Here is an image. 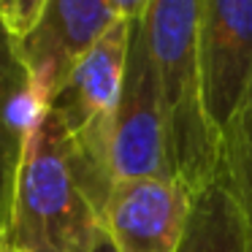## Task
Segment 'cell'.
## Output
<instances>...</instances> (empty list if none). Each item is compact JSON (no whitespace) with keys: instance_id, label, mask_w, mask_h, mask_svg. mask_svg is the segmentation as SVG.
<instances>
[{"instance_id":"1","label":"cell","mask_w":252,"mask_h":252,"mask_svg":"<svg viewBox=\"0 0 252 252\" xmlns=\"http://www.w3.org/2000/svg\"><path fill=\"white\" fill-rule=\"evenodd\" d=\"M103 236L71 141L44 106L28 127L8 220L11 252H90Z\"/></svg>"},{"instance_id":"2","label":"cell","mask_w":252,"mask_h":252,"mask_svg":"<svg viewBox=\"0 0 252 252\" xmlns=\"http://www.w3.org/2000/svg\"><path fill=\"white\" fill-rule=\"evenodd\" d=\"M147 41L158 73L174 176L198 192L220 174V133L206 114L198 57V0H152Z\"/></svg>"},{"instance_id":"3","label":"cell","mask_w":252,"mask_h":252,"mask_svg":"<svg viewBox=\"0 0 252 252\" xmlns=\"http://www.w3.org/2000/svg\"><path fill=\"white\" fill-rule=\"evenodd\" d=\"M127 46H130V22L117 19L73 63V68L65 73L49 100V109L57 114L68 133L84 190L100 214L114 187L111 133L125 82Z\"/></svg>"},{"instance_id":"4","label":"cell","mask_w":252,"mask_h":252,"mask_svg":"<svg viewBox=\"0 0 252 252\" xmlns=\"http://www.w3.org/2000/svg\"><path fill=\"white\" fill-rule=\"evenodd\" d=\"M111 174L114 182L141 179V176H174L158 73L144 19L130 22L125 82L111 133Z\"/></svg>"},{"instance_id":"5","label":"cell","mask_w":252,"mask_h":252,"mask_svg":"<svg viewBox=\"0 0 252 252\" xmlns=\"http://www.w3.org/2000/svg\"><path fill=\"white\" fill-rule=\"evenodd\" d=\"M203 100L222 136L252 90V0H198Z\"/></svg>"},{"instance_id":"6","label":"cell","mask_w":252,"mask_h":252,"mask_svg":"<svg viewBox=\"0 0 252 252\" xmlns=\"http://www.w3.org/2000/svg\"><path fill=\"white\" fill-rule=\"evenodd\" d=\"M192 192L176 176L114 182L100 228L117 252H176L190 217Z\"/></svg>"},{"instance_id":"7","label":"cell","mask_w":252,"mask_h":252,"mask_svg":"<svg viewBox=\"0 0 252 252\" xmlns=\"http://www.w3.org/2000/svg\"><path fill=\"white\" fill-rule=\"evenodd\" d=\"M109 0H49L38 28L17 41L38 106H49L73 63L117 22Z\"/></svg>"},{"instance_id":"8","label":"cell","mask_w":252,"mask_h":252,"mask_svg":"<svg viewBox=\"0 0 252 252\" xmlns=\"http://www.w3.org/2000/svg\"><path fill=\"white\" fill-rule=\"evenodd\" d=\"M44 106L35 103L33 82L17 49V38L0 19V222L8 230L17 171L33 117Z\"/></svg>"},{"instance_id":"9","label":"cell","mask_w":252,"mask_h":252,"mask_svg":"<svg viewBox=\"0 0 252 252\" xmlns=\"http://www.w3.org/2000/svg\"><path fill=\"white\" fill-rule=\"evenodd\" d=\"M176 252H252L247 220L222 171L192 192L190 217Z\"/></svg>"},{"instance_id":"10","label":"cell","mask_w":252,"mask_h":252,"mask_svg":"<svg viewBox=\"0 0 252 252\" xmlns=\"http://www.w3.org/2000/svg\"><path fill=\"white\" fill-rule=\"evenodd\" d=\"M220 171L230 185L252 239V90L220 136Z\"/></svg>"},{"instance_id":"11","label":"cell","mask_w":252,"mask_h":252,"mask_svg":"<svg viewBox=\"0 0 252 252\" xmlns=\"http://www.w3.org/2000/svg\"><path fill=\"white\" fill-rule=\"evenodd\" d=\"M49 0H6L3 8V22H6L8 33L17 41H25L35 28H38L41 17H44Z\"/></svg>"},{"instance_id":"12","label":"cell","mask_w":252,"mask_h":252,"mask_svg":"<svg viewBox=\"0 0 252 252\" xmlns=\"http://www.w3.org/2000/svg\"><path fill=\"white\" fill-rule=\"evenodd\" d=\"M114 14L125 22H136V19H144L152 6V0H109Z\"/></svg>"},{"instance_id":"13","label":"cell","mask_w":252,"mask_h":252,"mask_svg":"<svg viewBox=\"0 0 252 252\" xmlns=\"http://www.w3.org/2000/svg\"><path fill=\"white\" fill-rule=\"evenodd\" d=\"M90 252H117V250H114V247H111V241L106 239V233H103V236H100L98 241H95V247H93V250H90Z\"/></svg>"},{"instance_id":"14","label":"cell","mask_w":252,"mask_h":252,"mask_svg":"<svg viewBox=\"0 0 252 252\" xmlns=\"http://www.w3.org/2000/svg\"><path fill=\"white\" fill-rule=\"evenodd\" d=\"M0 252H11V244H8V230L0 222Z\"/></svg>"},{"instance_id":"15","label":"cell","mask_w":252,"mask_h":252,"mask_svg":"<svg viewBox=\"0 0 252 252\" xmlns=\"http://www.w3.org/2000/svg\"><path fill=\"white\" fill-rule=\"evenodd\" d=\"M3 8H6V0H0V17H3Z\"/></svg>"}]
</instances>
